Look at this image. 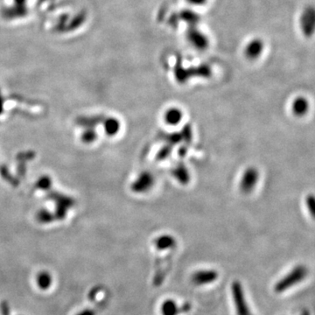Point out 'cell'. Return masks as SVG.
Wrapping results in <instances>:
<instances>
[{
    "mask_svg": "<svg viewBox=\"0 0 315 315\" xmlns=\"http://www.w3.org/2000/svg\"><path fill=\"white\" fill-rule=\"evenodd\" d=\"M308 271L306 266H296L276 284L275 291L277 293H283L285 291L290 289L291 287H294L304 280L305 278L308 276Z\"/></svg>",
    "mask_w": 315,
    "mask_h": 315,
    "instance_id": "obj_1",
    "label": "cell"
},
{
    "mask_svg": "<svg viewBox=\"0 0 315 315\" xmlns=\"http://www.w3.org/2000/svg\"><path fill=\"white\" fill-rule=\"evenodd\" d=\"M232 293L238 315H252L245 301L241 284L239 282H235L232 286Z\"/></svg>",
    "mask_w": 315,
    "mask_h": 315,
    "instance_id": "obj_2",
    "label": "cell"
},
{
    "mask_svg": "<svg viewBox=\"0 0 315 315\" xmlns=\"http://www.w3.org/2000/svg\"><path fill=\"white\" fill-rule=\"evenodd\" d=\"M259 178V171L257 170L255 167H250L249 169L245 171L242 178L241 185H240L242 191L246 194L251 193L258 183Z\"/></svg>",
    "mask_w": 315,
    "mask_h": 315,
    "instance_id": "obj_3",
    "label": "cell"
},
{
    "mask_svg": "<svg viewBox=\"0 0 315 315\" xmlns=\"http://www.w3.org/2000/svg\"><path fill=\"white\" fill-rule=\"evenodd\" d=\"M301 28L307 36H311L315 32V8L309 6L301 16Z\"/></svg>",
    "mask_w": 315,
    "mask_h": 315,
    "instance_id": "obj_4",
    "label": "cell"
},
{
    "mask_svg": "<svg viewBox=\"0 0 315 315\" xmlns=\"http://www.w3.org/2000/svg\"><path fill=\"white\" fill-rule=\"evenodd\" d=\"M187 37H188V41L197 49L205 50L209 46L208 37L196 28L191 27L189 29V31L187 33Z\"/></svg>",
    "mask_w": 315,
    "mask_h": 315,
    "instance_id": "obj_5",
    "label": "cell"
},
{
    "mask_svg": "<svg viewBox=\"0 0 315 315\" xmlns=\"http://www.w3.org/2000/svg\"><path fill=\"white\" fill-rule=\"evenodd\" d=\"M218 278V274L212 270H202L199 271L192 276V281L197 286H203L208 285L216 281Z\"/></svg>",
    "mask_w": 315,
    "mask_h": 315,
    "instance_id": "obj_6",
    "label": "cell"
},
{
    "mask_svg": "<svg viewBox=\"0 0 315 315\" xmlns=\"http://www.w3.org/2000/svg\"><path fill=\"white\" fill-rule=\"evenodd\" d=\"M264 46L265 45L261 39H252L245 46V56L250 60L258 59L262 54Z\"/></svg>",
    "mask_w": 315,
    "mask_h": 315,
    "instance_id": "obj_7",
    "label": "cell"
},
{
    "mask_svg": "<svg viewBox=\"0 0 315 315\" xmlns=\"http://www.w3.org/2000/svg\"><path fill=\"white\" fill-rule=\"evenodd\" d=\"M292 110L296 117H303L309 110L308 100L303 96H299L293 102Z\"/></svg>",
    "mask_w": 315,
    "mask_h": 315,
    "instance_id": "obj_8",
    "label": "cell"
},
{
    "mask_svg": "<svg viewBox=\"0 0 315 315\" xmlns=\"http://www.w3.org/2000/svg\"><path fill=\"white\" fill-rule=\"evenodd\" d=\"M152 185V176L151 174H143L139 176L138 181H136L133 186V189L138 192H145L148 190Z\"/></svg>",
    "mask_w": 315,
    "mask_h": 315,
    "instance_id": "obj_9",
    "label": "cell"
},
{
    "mask_svg": "<svg viewBox=\"0 0 315 315\" xmlns=\"http://www.w3.org/2000/svg\"><path fill=\"white\" fill-rule=\"evenodd\" d=\"M182 118V112L177 108H171L169 110H167V112L165 114V121L167 122V124H177L181 122Z\"/></svg>",
    "mask_w": 315,
    "mask_h": 315,
    "instance_id": "obj_10",
    "label": "cell"
},
{
    "mask_svg": "<svg viewBox=\"0 0 315 315\" xmlns=\"http://www.w3.org/2000/svg\"><path fill=\"white\" fill-rule=\"evenodd\" d=\"M161 313L162 315H178L180 313V308L174 301L168 300L161 306Z\"/></svg>",
    "mask_w": 315,
    "mask_h": 315,
    "instance_id": "obj_11",
    "label": "cell"
},
{
    "mask_svg": "<svg viewBox=\"0 0 315 315\" xmlns=\"http://www.w3.org/2000/svg\"><path fill=\"white\" fill-rule=\"evenodd\" d=\"M174 244L175 240L171 236H162L158 238L155 242L156 247L161 251L174 247Z\"/></svg>",
    "mask_w": 315,
    "mask_h": 315,
    "instance_id": "obj_12",
    "label": "cell"
},
{
    "mask_svg": "<svg viewBox=\"0 0 315 315\" xmlns=\"http://www.w3.org/2000/svg\"><path fill=\"white\" fill-rule=\"evenodd\" d=\"M306 205L308 209V212L311 215L312 218L315 220V195L309 194L306 197Z\"/></svg>",
    "mask_w": 315,
    "mask_h": 315,
    "instance_id": "obj_13",
    "label": "cell"
},
{
    "mask_svg": "<svg viewBox=\"0 0 315 315\" xmlns=\"http://www.w3.org/2000/svg\"><path fill=\"white\" fill-rule=\"evenodd\" d=\"M182 19H184L185 22H188L190 25H195L199 20L198 15L195 14V12L191 11H184L181 15Z\"/></svg>",
    "mask_w": 315,
    "mask_h": 315,
    "instance_id": "obj_14",
    "label": "cell"
},
{
    "mask_svg": "<svg viewBox=\"0 0 315 315\" xmlns=\"http://www.w3.org/2000/svg\"><path fill=\"white\" fill-rule=\"evenodd\" d=\"M107 132L108 134L113 135L117 133L118 129H119V124L116 119H110L107 122L106 126Z\"/></svg>",
    "mask_w": 315,
    "mask_h": 315,
    "instance_id": "obj_15",
    "label": "cell"
},
{
    "mask_svg": "<svg viewBox=\"0 0 315 315\" xmlns=\"http://www.w3.org/2000/svg\"><path fill=\"white\" fill-rule=\"evenodd\" d=\"M39 282L40 283V286L42 287H46V286L48 285V283H49V281H48V278H47L46 275H44V274L41 275L40 278H39Z\"/></svg>",
    "mask_w": 315,
    "mask_h": 315,
    "instance_id": "obj_16",
    "label": "cell"
},
{
    "mask_svg": "<svg viewBox=\"0 0 315 315\" xmlns=\"http://www.w3.org/2000/svg\"><path fill=\"white\" fill-rule=\"evenodd\" d=\"M189 4H193V5H202V4H206L208 0H187Z\"/></svg>",
    "mask_w": 315,
    "mask_h": 315,
    "instance_id": "obj_17",
    "label": "cell"
},
{
    "mask_svg": "<svg viewBox=\"0 0 315 315\" xmlns=\"http://www.w3.org/2000/svg\"><path fill=\"white\" fill-rule=\"evenodd\" d=\"M301 315H310V313H309V311H308V310H304V311L301 313Z\"/></svg>",
    "mask_w": 315,
    "mask_h": 315,
    "instance_id": "obj_18",
    "label": "cell"
},
{
    "mask_svg": "<svg viewBox=\"0 0 315 315\" xmlns=\"http://www.w3.org/2000/svg\"><path fill=\"white\" fill-rule=\"evenodd\" d=\"M82 315H94V314H93L92 312H86Z\"/></svg>",
    "mask_w": 315,
    "mask_h": 315,
    "instance_id": "obj_19",
    "label": "cell"
}]
</instances>
